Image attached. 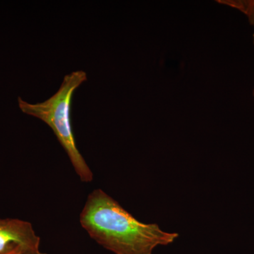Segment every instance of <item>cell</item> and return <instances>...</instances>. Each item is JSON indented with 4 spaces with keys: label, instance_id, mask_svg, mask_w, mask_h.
I'll use <instances>...</instances> for the list:
<instances>
[{
    "label": "cell",
    "instance_id": "6",
    "mask_svg": "<svg viewBox=\"0 0 254 254\" xmlns=\"http://www.w3.org/2000/svg\"></svg>",
    "mask_w": 254,
    "mask_h": 254
},
{
    "label": "cell",
    "instance_id": "1",
    "mask_svg": "<svg viewBox=\"0 0 254 254\" xmlns=\"http://www.w3.org/2000/svg\"><path fill=\"white\" fill-rule=\"evenodd\" d=\"M79 221L93 240L115 254H152L155 247L170 245L179 237L157 224L138 221L101 190L88 195Z\"/></svg>",
    "mask_w": 254,
    "mask_h": 254
},
{
    "label": "cell",
    "instance_id": "4",
    "mask_svg": "<svg viewBox=\"0 0 254 254\" xmlns=\"http://www.w3.org/2000/svg\"><path fill=\"white\" fill-rule=\"evenodd\" d=\"M247 15L251 23L254 25V1H237L228 3Z\"/></svg>",
    "mask_w": 254,
    "mask_h": 254
},
{
    "label": "cell",
    "instance_id": "2",
    "mask_svg": "<svg viewBox=\"0 0 254 254\" xmlns=\"http://www.w3.org/2000/svg\"><path fill=\"white\" fill-rule=\"evenodd\" d=\"M87 81L83 70L65 75L58 91L42 103L31 104L18 98L20 110L26 115L40 119L52 128L66 152L80 180L91 182L93 174L76 146L71 123V107L74 92Z\"/></svg>",
    "mask_w": 254,
    "mask_h": 254
},
{
    "label": "cell",
    "instance_id": "3",
    "mask_svg": "<svg viewBox=\"0 0 254 254\" xmlns=\"http://www.w3.org/2000/svg\"><path fill=\"white\" fill-rule=\"evenodd\" d=\"M41 238L31 223L19 219H0V254H6L23 247L40 253Z\"/></svg>",
    "mask_w": 254,
    "mask_h": 254
},
{
    "label": "cell",
    "instance_id": "5",
    "mask_svg": "<svg viewBox=\"0 0 254 254\" xmlns=\"http://www.w3.org/2000/svg\"><path fill=\"white\" fill-rule=\"evenodd\" d=\"M6 254H46L43 253V252H40V253H35V252H31L26 249L23 248V247H18L16 250L12 251V252H9V253Z\"/></svg>",
    "mask_w": 254,
    "mask_h": 254
}]
</instances>
